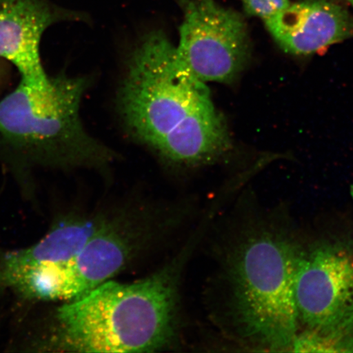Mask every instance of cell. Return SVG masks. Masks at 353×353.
<instances>
[{"label": "cell", "mask_w": 353, "mask_h": 353, "mask_svg": "<svg viewBox=\"0 0 353 353\" xmlns=\"http://www.w3.org/2000/svg\"><path fill=\"white\" fill-rule=\"evenodd\" d=\"M299 235L281 210L240 203L234 212L208 286L210 319L228 342L248 350H293Z\"/></svg>", "instance_id": "obj_1"}, {"label": "cell", "mask_w": 353, "mask_h": 353, "mask_svg": "<svg viewBox=\"0 0 353 353\" xmlns=\"http://www.w3.org/2000/svg\"><path fill=\"white\" fill-rule=\"evenodd\" d=\"M118 99L130 134L168 165L196 169L230 151V132L209 88L160 30L145 34L131 52Z\"/></svg>", "instance_id": "obj_2"}, {"label": "cell", "mask_w": 353, "mask_h": 353, "mask_svg": "<svg viewBox=\"0 0 353 353\" xmlns=\"http://www.w3.org/2000/svg\"><path fill=\"white\" fill-rule=\"evenodd\" d=\"M207 223L166 262L135 281L104 282L57 309L43 347L79 353L156 352L180 345L185 272Z\"/></svg>", "instance_id": "obj_3"}, {"label": "cell", "mask_w": 353, "mask_h": 353, "mask_svg": "<svg viewBox=\"0 0 353 353\" xmlns=\"http://www.w3.org/2000/svg\"><path fill=\"white\" fill-rule=\"evenodd\" d=\"M85 77L65 72L46 87L20 79L0 98V165L20 183L39 169H103L117 154L85 130L79 116Z\"/></svg>", "instance_id": "obj_4"}, {"label": "cell", "mask_w": 353, "mask_h": 353, "mask_svg": "<svg viewBox=\"0 0 353 353\" xmlns=\"http://www.w3.org/2000/svg\"><path fill=\"white\" fill-rule=\"evenodd\" d=\"M294 294L293 351H353V227L347 221L300 231Z\"/></svg>", "instance_id": "obj_5"}, {"label": "cell", "mask_w": 353, "mask_h": 353, "mask_svg": "<svg viewBox=\"0 0 353 353\" xmlns=\"http://www.w3.org/2000/svg\"><path fill=\"white\" fill-rule=\"evenodd\" d=\"M191 203L130 201L114 205L103 224L68 263L56 264L60 301H69L139 266L191 222Z\"/></svg>", "instance_id": "obj_6"}, {"label": "cell", "mask_w": 353, "mask_h": 353, "mask_svg": "<svg viewBox=\"0 0 353 353\" xmlns=\"http://www.w3.org/2000/svg\"><path fill=\"white\" fill-rule=\"evenodd\" d=\"M175 47L181 63L204 83L231 85L248 65L251 43L244 17L215 0H186Z\"/></svg>", "instance_id": "obj_7"}, {"label": "cell", "mask_w": 353, "mask_h": 353, "mask_svg": "<svg viewBox=\"0 0 353 353\" xmlns=\"http://www.w3.org/2000/svg\"><path fill=\"white\" fill-rule=\"evenodd\" d=\"M79 19L77 13L50 0H0V59L14 68L22 81L46 87L50 77L42 63L43 34L59 22Z\"/></svg>", "instance_id": "obj_8"}, {"label": "cell", "mask_w": 353, "mask_h": 353, "mask_svg": "<svg viewBox=\"0 0 353 353\" xmlns=\"http://www.w3.org/2000/svg\"><path fill=\"white\" fill-rule=\"evenodd\" d=\"M264 23L281 50L294 55L315 54L353 37V15L334 0L290 2Z\"/></svg>", "instance_id": "obj_9"}, {"label": "cell", "mask_w": 353, "mask_h": 353, "mask_svg": "<svg viewBox=\"0 0 353 353\" xmlns=\"http://www.w3.org/2000/svg\"><path fill=\"white\" fill-rule=\"evenodd\" d=\"M112 207L99 205L65 216L52 225L37 244L3 255L0 259V282L21 269L70 261L103 224Z\"/></svg>", "instance_id": "obj_10"}, {"label": "cell", "mask_w": 353, "mask_h": 353, "mask_svg": "<svg viewBox=\"0 0 353 353\" xmlns=\"http://www.w3.org/2000/svg\"><path fill=\"white\" fill-rule=\"evenodd\" d=\"M247 15L263 21L270 19L289 6L290 0H240Z\"/></svg>", "instance_id": "obj_11"}, {"label": "cell", "mask_w": 353, "mask_h": 353, "mask_svg": "<svg viewBox=\"0 0 353 353\" xmlns=\"http://www.w3.org/2000/svg\"><path fill=\"white\" fill-rule=\"evenodd\" d=\"M12 66L8 61L0 59V97L7 90L12 81Z\"/></svg>", "instance_id": "obj_12"}, {"label": "cell", "mask_w": 353, "mask_h": 353, "mask_svg": "<svg viewBox=\"0 0 353 353\" xmlns=\"http://www.w3.org/2000/svg\"><path fill=\"white\" fill-rule=\"evenodd\" d=\"M186 1V0H176V2H178L181 6H183V4Z\"/></svg>", "instance_id": "obj_13"}, {"label": "cell", "mask_w": 353, "mask_h": 353, "mask_svg": "<svg viewBox=\"0 0 353 353\" xmlns=\"http://www.w3.org/2000/svg\"><path fill=\"white\" fill-rule=\"evenodd\" d=\"M348 3L351 4V6L353 7V0H346Z\"/></svg>", "instance_id": "obj_14"}, {"label": "cell", "mask_w": 353, "mask_h": 353, "mask_svg": "<svg viewBox=\"0 0 353 353\" xmlns=\"http://www.w3.org/2000/svg\"><path fill=\"white\" fill-rule=\"evenodd\" d=\"M56 271V270H55ZM57 273V272H56ZM59 280V279H57Z\"/></svg>", "instance_id": "obj_15"}]
</instances>
